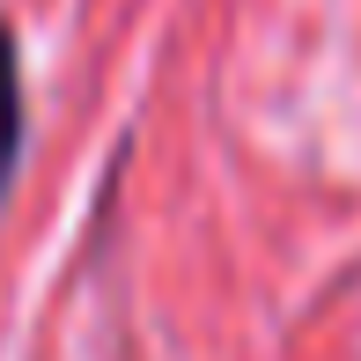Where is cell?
<instances>
[{"mask_svg": "<svg viewBox=\"0 0 361 361\" xmlns=\"http://www.w3.org/2000/svg\"><path fill=\"white\" fill-rule=\"evenodd\" d=\"M15 140H23V81H15V44L0 30V185L15 170Z\"/></svg>", "mask_w": 361, "mask_h": 361, "instance_id": "cell-1", "label": "cell"}]
</instances>
